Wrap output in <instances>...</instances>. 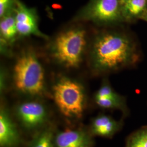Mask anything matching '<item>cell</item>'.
I'll return each instance as SVG.
<instances>
[{
    "mask_svg": "<svg viewBox=\"0 0 147 147\" xmlns=\"http://www.w3.org/2000/svg\"><path fill=\"white\" fill-rule=\"evenodd\" d=\"M147 9V0H129L122 5L124 22L130 23L137 20Z\"/></svg>",
    "mask_w": 147,
    "mask_h": 147,
    "instance_id": "12",
    "label": "cell"
},
{
    "mask_svg": "<svg viewBox=\"0 0 147 147\" xmlns=\"http://www.w3.org/2000/svg\"><path fill=\"white\" fill-rule=\"evenodd\" d=\"M19 37L16 25L14 9L1 18L0 41L1 51L2 54H8L9 47Z\"/></svg>",
    "mask_w": 147,
    "mask_h": 147,
    "instance_id": "10",
    "label": "cell"
},
{
    "mask_svg": "<svg viewBox=\"0 0 147 147\" xmlns=\"http://www.w3.org/2000/svg\"><path fill=\"white\" fill-rule=\"evenodd\" d=\"M55 136L53 126L47 125L37 132L27 147H55Z\"/></svg>",
    "mask_w": 147,
    "mask_h": 147,
    "instance_id": "13",
    "label": "cell"
},
{
    "mask_svg": "<svg viewBox=\"0 0 147 147\" xmlns=\"http://www.w3.org/2000/svg\"><path fill=\"white\" fill-rule=\"evenodd\" d=\"M139 20H141L146 21L147 22V9L144 11V12L140 17Z\"/></svg>",
    "mask_w": 147,
    "mask_h": 147,
    "instance_id": "19",
    "label": "cell"
},
{
    "mask_svg": "<svg viewBox=\"0 0 147 147\" xmlns=\"http://www.w3.org/2000/svg\"><path fill=\"white\" fill-rule=\"evenodd\" d=\"M93 136L89 130L83 128L66 129L56 133L55 147H84L92 146Z\"/></svg>",
    "mask_w": 147,
    "mask_h": 147,
    "instance_id": "9",
    "label": "cell"
},
{
    "mask_svg": "<svg viewBox=\"0 0 147 147\" xmlns=\"http://www.w3.org/2000/svg\"><path fill=\"white\" fill-rule=\"evenodd\" d=\"M7 75L5 73V71L2 69L1 71V79H0V92L1 94L3 95L5 92L7 88Z\"/></svg>",
    "mask_w": 147,
    "mask_h": 147,
    "instance_id": "18",
    "label": "cell"
},
{
    "mask_svg": "<svg viewBox=\"0 0 147 147\" xmlns=\"http://www.w3.org/2000/svg\"><path fill=\"white\" fill-rule=\"evenodd\" d=\"M105 98H113L116 99L124 98V96L117 93L107 81H105L102 83L94 95V99Z\"/></svg>",
    "mask_w": 147,
    "mask_h": 147,
    "instance_id": "16",
    "label": "cell"
},
{
    "mask_svg": "<svg viewBox=\"0 0 147 147\" xmlns=\"http://www.w3.org/2000/svg\"><path fill=\"white\" fill-rule=\"evenodd\" d=\"M95 102L98 106L104 109H117L121 110L124 115L128 114V109L125 98L116 99L113 98H95Z\"/></svg>",
    "mask_w": 147,
    "mask_h": 147,
    "instance_id": "14",
    "label": "cell"
},
{
    "mask_svg": "<svg viewBox=\"0 0 147 147\" xmlns=\"http://www.w3.org/2000/svg\"><path fill=\"white\" fill-rule=\"evenodd\" d=\"M126 147H147V126L135 132L129 137Z\"/></svg>",
    "mask_w": 147,
    "mask_h": 147,
    "instance_id": "15",
    "label": "cell"
},
{
    "mask_svg": "<svg viewBox=\"0 0 147 147\" xmlns=\"http://www.w3.org/2000/svg\"><path fill=\"white\" fill-rule=\"evenodd\" d=\"M121 0H89L74 16V22L109 26L124 22Z\"/></svg>",
    "mask_w": 147,
    "mask_h": 147,
    "instance_id": "5",
    "label": "cell"
},
{
    "mask_svg": "<svg viewBox=\"0 0 147 147\" xmlns=\"http://www.w3.org/2000/svg\"><path fill=\"white\" fill-rule=\"evenodd\" d=\"M14 11L19 37L36 36L45 39L49 38L39 29L38 16L34 8L28 7L20 0H16Z\"/></svg>",
    "mask_w": 147,
    "mask_h": 147,
    "instance_id": "7",
    "label": "cell"
},
{
    "mask_svg": "<svg viewBox=\"0 0 147 147\" xmlns=\"http://www.w3.org/2000/svg\"><path fill=\"white\" fill-rule=\"evenodd\" d=\"M88 47L87 33L83 27L74 26L64 29L54 37L49 45L53 61L64 68H79Z\"/></svg>",
    "mask_w": 147,
    "mask_h": 147,
    "instance_id": "3",
    "label": "cell"
},
{
    "mask_svg": "<svg viewBox=\"0 0 147 147\" xmlns=\"http://www.w3.org/2000/svg\"></svg>",
    "mask_w": 147,
    "mask_h": 147,
    "instance_id": "22",
    "label": "cell"
},
{
    "mask_svg": "<svg viewBox=\"0 0 147 147\" xmlns=\"http://www.w3.org/2000/svg\"><path fill=\"white\" fill-rule=\"evenodd\" d=\"M140 59L136 42L123 32H99L95 36L89 48L90 68L97 75L134 67Z\"/></svg>",
    "mask_w": 147,
    "mask_h": 147,
    "instance_id": "1",
    "label": "cell"
},
{
    "mask_svg": "<svg viewBox=\"0 0 147 147\" xmlns=\"http://www.w3.org/2000/svg\"><path fill=\"white\" fill-rule=\"evenodd\" d=\"M16 0H0V18L13 11Z\"/></svg>",
    "mask_w": 147,
    "mask_h": 147,
    "instance_id": "17",
    "label": "cell"
},
{
    "mask_svg": "<svg viewBox=\"0 0 147 147\" xmlns=\"http://www.w3.org/2000/svg\"><path fill=\"white\" fill-rule=\"evenodd\" d=\"M122 124L112 117L101 114L94 117L90 122L89 131L93 136L112 138L121 130Z\"/></svg>",
    "mask_w": 147,
    "mask_h": 147,
    "instance_id": "11",
    "label": "cell"
},
{
    "mask_svg": "<svg viewBox=\"0 0 147 147\" xmlns=\"http://www.w3.org/2000/svg\"><path fill=\"white\" fill-rule=\"evenodd\" d=\"M12 79L15 89L20 94L33 98L48 96L44 69L31 48L23 50L18 56L13 68Z\"/></svg>",
    "mask_w": 147,
    "mask_h": 147,
    "instance_id": "2",
    "label": "cell"
},
{
    "mask_svg": "<svg viewBox=\"0 0 147 147\" xmlns=\"http://www.w3.org/2000/svg\"><path fill=\"white\" fill-rule=\"evenodd\" d=\"M39 99L22 101L14 109L16 119L21 126L28 131H38L47 125L49 111L47 106Z\"/></svg>",
    "mask_w": 147,
    "mask_h": 147,
    "instance_id": "6",
    "label": "cell"
},
{
    "mask_svg": "<svg viewBox=\"0 0 147 147\" xmlns=\"http://www.w3.org/2000/svg\"><path fill=\"white\" fill-rule=\"evenodd\" d=\"M93 147L92 146H87V147Z\"/></svg>",
    "mask_w": 147,
    "mask_h": 147,
    "instance_id": "21",
    "label": "cell"
},
{
    "mask_svg": "<svg viewBox=\"0 0 147 147\" xmlns=\"http://www.w3.org/2000/svg\"><path fill=\"white\" fill-rule=\"evenodd\" d=\"M52 97L60 113L70 119H80L84 113L87 94L84 85L75 79L59 76L52 87Z\"/></svg>",
    "mask_w": 147,
    "mask_h": 147,
    "instance_id": "4",
    "label": "cell"
},
{
    "mask_svg": "<svg viewBox=\"0 0 147 147\" xmlns=\"http://www.w3.org/2000/svg\"><path fill=\"white\" fill-rule=\"evenodd\" d=\"M21 138L8 109L3 104L0 108V146L19 147Z\"/></svg>",
    "mask_w": 147,
    "mask_h": 147,
    "instance_id": "8",
    "label": "cell"
},
{
    "mask_svg": "<svg viewBox=\"0 0 147 147\" xmlns=\"http://www.w3.org/2000/svg\"><path fill=\"white\" fill-rule=\"evenodd\" d=\"M121 3H122V5L123 4V3H124L125 2H126V1H129V0H121Z\"/></svg>",
    "mask_w": 147,
    "mask_h": 147,
    "instance_id": "20",
    "label": "cell"
}]
</instances>
